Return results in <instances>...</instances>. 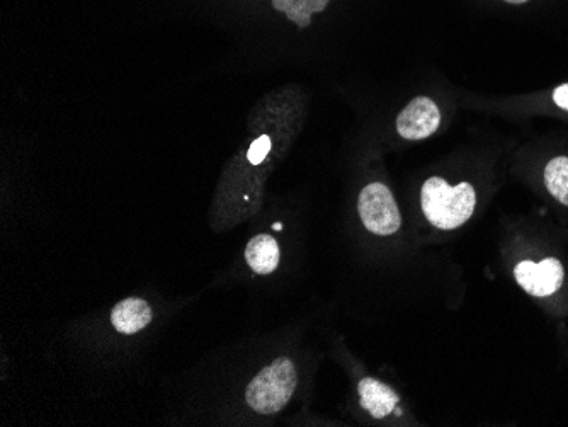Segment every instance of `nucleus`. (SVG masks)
<instances>
[{"label": "nucleus", "mask_w": 568, "mask_h": 427, "mask_svg": "<svg viewBox=\"0 0 568 427\" xmlns=\"http://www.w3.org/2000/svg\"><path fill=\"white\" fill-rule=\"evenodd\" d=\"M441 111L429 97H415L397 118V131L405 140H424L438 131Z\"/></svg>", "instance_id": "obj_5"}, {"label": "nucleus", "mask_w": 568, "mask_h": 427, "mask_svg": "<svg viewBox=\"0 0 568 427\" xmlns=\"http://www.w3.org/2000/svg\"><path fill=\"white\" fill-rule=\"evenodd\" d=\"M359 400L375 419H385L398 407V395L376 378H363L358 385Z\"/></svg>", "instance_id": "obj_6"}, {"label": "nucleus", "mask_w": 568, "mask_h": 427, "mask_svg": "<svg viewBox=\"0 0 568 427\" xmlns=\"http://www.w3.org/2000/svg\"><path fill=\"white\" fill-rule=\"evenodd\" d=\"M269 150H271V138L262 135L261 138H257L256 142L250 145L247 159L252 166H257V164H261L262 160L266 159Z\"/></svg>", "instance_id": "obj_11"}, {"label": "nucleus", "mask_w": 568, "mask_h": 427, "mask_svg": "<svg viewBox=\"0 0 568 427\" xmlns=\"http://www.w3.org/2000/svg\"><path fill=\"white\" fill-rule=\"evenodd\" d=\"M504 2H509V4H524V2H528V0H504Z\"/></svg>", "instance_id": "obj_13"}, {"label": "nucleus", "mask_w": 568, "mask_h": 427, "mask_svg": "<svg viewBox=\"0 0 568 427\" xmlns=\"http://www.w3.org/2000/svg\"><path fill=\"white\" fill-rule=\"evenodd\" d=\"M514 278L531 297L546 298L562 288L565 269L555 257H546L541 262L521 261L514 268Z\"/></svg>", "instance_id": "obj_4"}, {"label": "nucleus", "mask_w": 568, "mask_h": 427, "mask_svg": "<svg viewBox=\"0 0 568 427\" xmlns=\"http://www.w3.org/2000/svg\"><path fill=\"white\" fill-rule=\"evenodd\" d=\"M553 103L563 111H568V84H563L553 91Z\"/></svg>", "instance_id": "obj_12"}, {"label": "nucleus", "mask_w": 568, "mask_h": 427, "mask_svg": "<svg viewBox=\"0 0 568 427\" xmlns=\"http://www.w3.org/2000/svg\"><path fill=\"white\" fill-rule=\"evenodd\" d=\"M329 2L330 0H271V6L286 14V18L298 28L305 29L312 23L313 14L324 12Z\"/></svg>", "instance_id": "obj_9"}, {"label": "nucleus", "mask_w": 568, "mask_h": 427, "mask_svg": "<svg viewBox=\"0 0 568 427\" xmlns=\"http://www.w3.org/2000/svg\"><path fill=\"white\" fill-rule=\"evenodd\" d=\"M421 205L432 227L455 230L472 218L477 206V193L472 184L451 186L443 177H431L422 186Z\"/></svg>", "instance_id": "obj_1"}, {"label": "nucleus", "mask_w": 568, "mask_h": 427, "mask_svg": "<svg viewBox=\"0 0 568 427\" xmlns=\"http://www.w3.org/2000/svg\"><path fill=\"white\" fill-rule=\"evenodd\" d=\"M281 252L273 235L261 234L245 247V261L257 274H271L278 269Z\"/></svg>", "instance_id": "obj_8"}, {"label": "nucleus", "mask_w": 568, "mask_h": 427, "mask_svg": "<svg viewBox=\"0 0 568 427\" xmlns=\"http://www.w3.org/2000/svg\"><path fill=\"white\" fill-rule=\"evenodd\" d=\"M298 385V371L290 358L274 359L245 390V400L257 414H276L290 402Z\"/></svg>", "instance_id": "obj_2"}, {"label": "nucleus", "mask_w": 568, "mask_h": 427, "mask_svg": "<svg viewBox=\"0 0 568 427\" xmlns=\"http://www.w3.org/2000/svg\"><path fill=\"white\" fill-rule=\"evenodd\" d=\"M543 177L548 193L562 205L568 206V157L562 155L551 159L546 164Z\"/></svg>", "instance_id": "obj_10"}, {"label": "nucleus", "mask_w": 568, "mask_h": 427, "mask_svg": "<svg viewBox=\"0 0 568 427\" xmlns=\"http://www.w3.org/2000/svg\"><path fill=\"white\" fill-rule=\"evenodd\" d=\"M152 320V308L142 298H126L111 312V324L121 334H135Z\"/></svg>", "instance_id": "obj_7"}, {"label": "nucleus", "mask_w": 568, "mask_h": 427, "mask_svg": "<svg viewBox=\"0 0 568 427\" xmlns=\"http://www.w3.org/2000/svg\"><path fill=\"white\" fill-rule=\"evenodd\" d=\"M359 218L364 227L375 235L397 234L402 217L392 191L383 183H371L359 193Z\"/></svg>", "instance_id": "obj_3"}]
</instances>
